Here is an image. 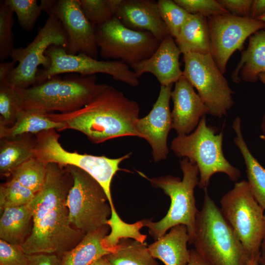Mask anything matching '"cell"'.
<instances>
[{
    "label": "cell",
    "instance_id": "cell-38",
    "mask_svg": "<svg viewBox=\"0 0 265 265\" xmlns=\"http://www.w3.org/2000/svg\"><path fill=\"white\" fill-rule=\"evenodd\" d=\"M229 13L235 16L250 18L253 0H217Z\"/></svg>",
    "mask_w": 265,
    "mask_h": 265
},
{
    "label": "cell",
    "instance_id": "cell-47",
    "mask_svg": "<svg viewBox=\"0 0 265 265\" xmlns=\"http://www.w3.org/2000/svg\"><path fill=\"white\" fill-rule=\"evenodd\" d=\"M140 221H142V222L143 223V227H144V224L143 221V220H140ZM144 235V238H143L141 240L139 241H140V242H143V241H144L145 240V239H146V236L145 235ZM106 236H107V235H106ZM105 238H106V237H105ZM104 242H105V244H106L107 246H108V247H110V248H113V247H116V246H116H111L109 245H108V244H107V243L106 242V240H105V238H104Z\"/></svg>",
    "mask_w": 265,
    "mask_h": 265
},
{
    "label": "cell",
    "instance_id": "cell-52",
    "mask_svg": "<svg viewBox=\"0 0 265 265\" xmlns=\"http://www.w3.org/2000/svg\"><path fill=\"white\" fill-rule=\"evenodd\" d=\"M143 220H144V222H145V220H144V219H143ZM103 240H104V239H103ZM103 245H104V246H105V247H106V248H107V249H111V250H112V249H115V248H115H113V249H110V248H108L106 247V246H105V245H104V242H103Z\"/></svg>",
    "mask_w": 265,
    "mask_h": 265
},
{
    "label": "cell",
    "instance_id": "cell-46",
    "mask_svg": "<svg viewBox=\"0 0 265 265\" xmlns=\"http://www.w3.org/2000/svg\"><path fill=\"white\" fill-rule=\"evenodd\" d=\"M260 257L256 258L251 261H249L248 262V265H260L259 259H260Z\"/></svg>",
    "mask_w": 265,
    "mask_h": 265
},
{
    "label": "cell",
    "instance_id": "cell-17",
    "mask_svg": "<svg viewBox=\"0 0 265 265\" xmlns=\"http://www.w3.org/2000/svg\"><path fill=\"white\" fill-rule=\"evenodd\" d=\"M173 102L172 129L178 135L189 134L209 110L192 84L183 76L175 82L171 93Z\"/></svg>",
    "mask_w": 265,
    "mask_h": 265
},
{
    "label": "cell",
    "instance_id": "cell-44",
    "mask_svg": "<svg viewBox=\"0 0 265 265\" xmlns=\"http://www.w3.org/2000/svg\"><path fill=\"white\" fill-rule=\"evenodd\" d=\"M90 265H109V264L106 257L104 256L95 261Z\"/></svg>",
    "mask_w": 265,
    "mask_h": 265
},
{
    "label": "cell",
    "instance_id": "cell-11",
    "mask_svg": "<svg viewBox=\"0 0 265 265\" xmlns=\"http://www.w3.org/2000/svg\"><path fill=\"white\" fill-rule=\"evenodd\" d=\"M183 76L195 87L214 117H222L233 106L234 93L210 53L183 54Z\"/></svg>",
    "mask_w": 265,
    "mask_h": 265
},
{
    "label": "cell",
    "instance_id": "cell-32",
    "mask_svg": "<svg viewBox=\"0 0 265 265\" xmlns=\"http://www.w3.org/2000/svg\"><path fill=\"white\" fill-rule=\"evenodd\" d=\"M34 196L35 193L31 190L16 180L10 179L0 186V210L28 204Z\"/></svg>",
    "mask_w": 265,
    "mask_h": 265
},
{
    "label": "cell",
    "instance_id": "cell-9",
    "mask_svg": "<svg viewBox=\"0 0 265 265\" xmlns=\"http://www.w3.org/2000/svg\"><path fill=\"white\" fill-rule=\"evenodd\" d=\"M67 167L73 180L66 199L71 224L84 235L107 225L111 210L102 186L81 169Z\"/></svg>",
    "mask_w": 265,
    "mask_h": 265
},
{
    "label": "cell",
    "instance_id": "cell-28",
    "mask_svg": "<svg viewBox=\"0 0 265 265\" xmlns=\"http://www.w3.org/2000/svg\"><path fill=\"white\" fill-rule=\"evenodd\" d=\"M105 257L109 265H159L145 243L131 238L121 239L116 250Z\"/></svg>",
    "mask_w": 265,
    "mask_h": 265
},
{
    "label": "cell",
    "instance_id": "cell-29",
    "mask_svg": "<svg viewBox=\"0 0 265 265\" xmlns=\"http://www.w3.org/2000/svg\"><path fill=\"white\" fill-rule=\"evenodd\" d=\"M46 175V165L34 157L16 168L10 176L35 194L42 188Z\"/></svg>",
    "mask_w": 265,
    "mask_h": 265
},
{
    "label": "cell",
    "instance_id": "cell-16",
    "mask_svg": "<svg viewBox=\"0 0 265 265\" xmlns=\"http://www.w3.org/2000/svg\"><path fill=\"white\" fill-rule=\"evenodd\" d=\"M172 86L160 85L158 99L151 110L145 117L139 118L136 123V130L141 138L145 139L152 148L155 162L165 159L169 153L167 138L172 129L169 102Z\"/></svg>",
    "mask_w": 265,
    "mask_h": 265
},
{
    "label": "cell",
    "instance_id": "cell-25",
    "mask_svg": "<svg viewBox=\"0 0 265 265\" xmlns=\"http://www.w3.org/2000/svg\"><path fill=\"white\" fill-rule=\"evenodd\" d=\"M175 42L182 53H210V38L207 18L190 14Z\"/></svg>",
    "mask_w": 265,
    "mask_h": 265
},
{
    "label": "cell",
    "instance_id": "cell-34",
    "mask_svg": "<svg viewBox=\"0 0 265 265\" xmlns=\"http://www.w3.org/2000/svg\"><path fill=\"white\" fill-rule=\"evenodd\" d=\"M4 2L16 14L22 27L26 31L31 30L42 11L37 0H5Z\"/></svg>",
    "mask_w": 265,
    "mask_h": 265
},
{
    "label": "cell",
    "instance_id": "cell-31",
    "mask_svg": "<svg viewBox=\"0 0 265 265\" xmlns=\"http://www.w3.org/2000/svg\"><path fill=\"white\" fill-rule=\"evenodd\" d=\"M22 110L20 95L9 83L0 84V126H10Z\"/></svg>",
    "mask_w": 265,
    "mask_h": 265
},
{
    "label": "cell",
    "instance_id": "cell-45",
    "mask_svg": "<svg viewBox=\"0 0 265 265\" xmlns=\"http://www.w3.org/2000/svg\"><path fill=\"white\" fill-rule=\"evenodd\" d=\"M261 128L263 134L260 135V137L265 142V114L264 115L262 122L261 124Z\"/></svg>",
    "mask_w": 265,
    "mask_h": 265
},
{
    "label": "cell",
    "instance_id": "cell-18",
    "mask_svg": "<svg viewBox=\"0 0 265 265\" xmlns=\"http://www.w3.org/2000/svg\"><path fill=\"white\" fill-rule=\"evenodd\" d=\"M181 53L175 39L169 35L160 42L151 57L131 67L138 78L144 73H150L156 77L160 85L167 86L183 77L179 60Z\"/></svg>",
    "mask_w": 265,
    "mask_h": 265
},
{
    "label": "cell",
    "instance_id": "cell-33",
    "mask_svg": "<svg viewBox=\"0 0 265 265\" xmlns=\"http://www.w3.org/2000/svg\"><path fill=\"white\" fill-rule=\"evenodd\" d=\"M161 17L170 35L175 39L190 14L172 0L158 1Z\"/></svg>",
    "mask_w": 265,
    "mask_h": 265
},
{
    "label": "cell",
    "instance_id": "cell-27",
    "mask_svg": "<svg viewBox=\"0 0 265 265\" xmlns=\"http://www.w3.org/2000/svg\"><path fill=\"white\" fill-rule=\"evenodd\" d=\"M64 125L50 119L47 113L36 110H21L10 126H0V139L11 138L24 134H36L51 129L64 130Z\"/></svg>",
    "mask_w": 265,
    "mask_h": 265
},
{
    "label": "cell",
    "instance_id": "cell-36",
    "mask_svg": "<svg viewBox=\"0 0 265 265\" xmlns=\"http://www.w3.org/2000/svg\"><path fill=\"white\" fill-rule=\"evenodd\" d=\"M188 13L207 18L229 13L216 0H174Z\"/></svg>",
    "mask_w": 265,
    "mask_h": 265
},
{
    "label": "cell",
    "instance_id": "cell-14",
    "mask_svg": "<svg viewBox=\"0 0 265 265\" xmlns=\"http://www.w3.org/2000/svg\"><path fill=\"white\" fill-rule=\"evenodd\" d=\"M207 21L210 54L222 74L226 72L233 53L237 50L243 51L246 39L265 27V23L260 20L230 13L208 18Z\"/></svg>",
    "mask_w": 265,
    "mask_h": 265
},
{
    "label": "cell",
    "instance_id": "cell-37",
    "mask_svg": "<svg viewBox=\"0 0 265 265\" xmlns=\"http://www.w3.org/2000/svg\"><path fill=\"white\" fill-rule=\"evenodd\" d=\"M26 255L21 246L0 239V265H26Z\"/></svg>",
    "mask_w": 265,
    "mask_h": 265
},
{
    "label": "cell",
    "instance_id": "cell-51",
    "mask_svg": "<svg viewBox=\"0 0 265 265\" xmlns=\"http://www.w3.org/2000/svg\"><path fill=\"white\" fill-rule=\"evenodd\" d=\"M142 220L143 221L144 224V226H145V222H144V220ZM146 237H147V236H146ZM145 240H146V239H145ZM145 241H143V242H141L144 243V242H145ZM103 242H104V244L105 246L106 247L108 248L113 249V248H115V247L117 246H116V247H113V248H110V247H109L107 246L105 244V242H104V240H103ZM117 245H118V244H117Z\"/></svg>",
    "mask_w": 265,
    "mask_h": 265
},
{
    "label": "cell",
    "instance_id": "cell-7",
    "mask_svg": "<svg viewBox=\"0 0 265 265\" xmlns=\"http://www.w3.org/2000/svg\"><path fill=\"white\" fill-rule=\"evenodd\" d=\"M57 132L55 129H51L35 134V157L45 165L55 163L62 166H72L87 173L102 186L110 204L111 214L116 215L117 212L111 194V182L114 175L121 170L120 163L129 158L132 153L111 159L105 156L69 152L64 149L59 142L60 135Z\"/></svg>",
    "mask_w": 265,
    "mask_h": 265
},
{
    "label": "cell",
    "instance_id": "cell-12",
    "mask_svg": "<svg viewBox=\"0 0 265 265\" xmlns=\"http://www.w3.org/2000/svg\"><path fill=\"white\" fill-rule=\"evenodd\" d=\"M48 15L33 40L25 48H14L10 55L18 63L8 78L9 83L15 87L27 88L35 85L38 67L42 65L43 69H47L51 65L50 58L45 54L51 45L67 47V35L61 23L54 15Z\"/></svg>",
    "mask_w": 265,
    "mask_h": 265
},
{
    "label": "cell",
    "instance_id": "cell-35",
    "mask_svg": "<svg viewBox=\"0 0 265 265\" xmlns=\"http://www.w3.org/2000/svg\"><path fill=\"white\" fill-rule=\"evenodd\" d=\"M14 12L4 3L0 2V60L10 57L14 49L12 27L14 23Z\"/></svg>",
    "mask_w": 265,
    "mask_h": 265
},
{
    "label": "cell",
    "instance_id": "cell-49",
    "mask_svg": "<svg viewBox=\"0 0 265 265\" xmlns=\"http://www.w3.org/2000/svg\"><path fill=\"white\" fill-rule=\"evenodd\" d=\"M259 264L260 265H265V259L260 257L259 259Z\"/></svg>",
    "mask_w": 265,
    "mask_h": 265
},
{
    "label": "cell",
    "instance_id": "cell-50",
    "mask_svg": "<svg viewBox=\"0 0 265 265\" xmlns=\"http://www.w3.org/2000/svg\"><path fill=\"white\" fill-rule=\"evenodd\" d=\"M257 20H260L265 23V14L260 17Z\"/></svg>",
    "mask_w": 265,
    "mask_h": 265
},
{
    "label": "cell",
    "instance_id": "cell-2",
    "mask_svg": "<svg viewBox=\"0 0 265 265\" xmlns=\"http://www.w3.org/2000/svg\"><path fill=\"white\" fill-rule=\"evenodd\" d=\"M139 107L137 102L109 85L83 107L65 113H47L52 120L85 134L99 144L114 138L137 136L136 130Z\"/></svg>",
    "mask_w": 265,
    "mask_h": 265
},
{
    "label": "cell",
    "instance_id": "cell-43",
    "mask_svg": "<svg viewBox=\"0 0 265 265\" xmlns=\"http://www.w3.org/2000/svg\"><path fill=\"white\" fill-rule=\"evenodd\" d=\"M261 257L265 259V225L262 242L261 247Z\"/></svg>",
    "mask_w": 265,
    "mask_h": 265
},
{
    "label": "cell",
    "instance_id": "cell-4",
    "mask_svg": "<svg viewBox=\"0 0 265 265\" xmlns=\"http://www.w3.org/2000/svg\"><path fill=\"white\" fill-rule=\"evenodd\" d=\"M195 222L194 249L209 265H248L240 241L223 216L207 188Z\"/></svg>",
    "mask_w": 265,
    "mask_h": 265
},
{
    "label": "cell",
    "instance_id": "cell-13",
    "mask_svg": "<svg viewBox=\"0 0 265 265\" xmlns=\"http://www.w3.org/2000/svg\"><path fill=\"white\" fill-rule=\"evenodd\" d=\"M45 54L50 58L51 65L47 69L38 70L35 85L41 84L53 76L67 73L83 76L106 74L114 80L131 86L139 84L138 78L130 69L131 67L120 60L100 61L81 53L72 55L67 53L66 49L57 45H51Z\"/></svg>",
    "mask_w": 265,
    "mask_h": 265
},
{
    "label": "cell",
    "instance_id": "cell-22",
    "mask_svg": "<svg viewBox=\"0 0 265 265\" xmlns=\"http://www.w3.org/2000/svg\"><path fill=\"white\" fill-rule=\"evenodd\" d=\"M35 134L18 135L11 138L0 139V174L10 176L23 163L35 157Z\"/></svg>",
    "mask_w": 265,
    "mask_h": 265
},
{
    "label": "cell",
    "instance_id": "cell-8",
    "mask_svg": "<svg viewBox=\"0 0 265 265\" xmlns=\"http://www.w3.org/2000/svg\"><path fill=\"white\" fill-rule=\"evenodd\" d=\"M220 203L221 212L242 244L249 261L260 257L265 211L254 198L248 182L235 183Z\"/></svg>",
    "mask_w": 265,
    "mask_h": 265
},
{
    "label": "cell",
    "instance_id": "cell-26",
    "mask_svg": "<svg viewBox=\"0 0 265 265\" xmlns=\"http://www.w3.org/2000/svg\"><path fill=\"white\" fill-rule=\"evenodd\" d=\"M232 127L236 134L234 141L244 159L247 181L250 190L255 200L265 211V168L252 155L244 140L239 117H236Z\"/></svg>",
    "mask_w": 265,
    "mask_h": 265
},
{
    "label": "cell",
    "instance_id": "cell-39",
    "mask_svg": "<svg viewBox=\"0 0 265 265\" xmlns=\"http://www.w3.org/2000/svg\"><path fill=\"white\" fill-rule=\"evenodd\" d=\"M60 262L57 254L35 253L26 255V265H59Z\"/></svg>",
    "mask_w": 265,
    "mask_h": 265
},
{
    "label": "cell",
    "instance_id": "cell-5",
    "mask_svg": "<svg viewBox=\"0 0 265 265\" xmlns=\"http://www.w3.org/2000/svg\"><path fill=\"white\" fill-rule=\"evenodd\" d=\"M183 172L182 180L172 175L147 178L151 185L161 189L171 200L170 206L165 216L157 222L146 219L150 235L157 239L166 231L180 224L185 225L189 236V244H192L196 218L198 210L196 206L194 189L199 183L197 166L184 158L180 161Z\"/></svg>",
    "mask_w": 265,
    "mask_h": 265
},
{
    "label": "cell",
    "instance_id": "cell-6",
    "mask_svg": "<svg viewBox=\"0 0 265 265\" xmlns=\"http://www.w3.org/2000/svg\"><path fill=\"white\" fill-rule=\"evenodd\" d=\"M215 128L207 125L205 116L200 119L194 132L178 135L171 142L170 148L180 158H187L199 170L198 187L205 189L212 176L223 173L233 182L240 176V171L224 157L222 151L223 135L215 134Z\"/></svg>",
    "mask_w": 265,
    "mask_h": 265
},
{
    "label": "cell",
    "instance_id": "cell-41",
    "mask_svg": "<svg viewBox=\"0 0 265 265\" xmlns=\"http://www.w3.org/2000/svg\"><path fill=\"white\" fill-rule=\"evenodd\" d=\"M265 14V0H253L250 18L258 19Z\"/></svg>",
    "mask_w": 265,
    "mask_h": 265
},
{
    "label": "cell",
    "instance_id": "cell-30",
    "mask_svg": "<svg viewBox=\"0 0 265 265\" xmlns=\"http://www.w3.org/2000/svg\"><path fill=\"white\" fill-rule=\"evenodd\" d=\"M122 0H80L81 10L93 25H103L115 16Z\"/></svg>",
    "mask_w": 265,
    "mask_h": 265
},
{
    "label": "cell",
    "instance_id": "cell-21",
    "mask_svg": "<svg viewBox=\"0 0 265 265\" xmlns=\"http://www.w3.org/2000/svg\"><path fill=\"white\" fill-rule=\"evenodd\" d=\"M265 72V27L249 37L247 48L242 51L241 57L231 74L233 82L241 80L254 82L260 74Z\"/></svg>",
    "mask_w": 265,
    "mask_h": 265
},
{
    "label": "cell",
    "instance_id": "cell-40",
    "mask_svg": "<svg viewBox=\"0 0 265 265\" xmlns=\"http://www.w3.org/2000/svg\"><path fill=\"white\" fill-rule=\"evenodd\" d=\"M16 63L17 62L12 60L0 63V84L9 83L8 78L16 67Z\"/></svg>",
    "mask_w": 265,
    "mask_h": 265
},
{
    "label": "cell",
    "instance_id": "cell-20",
    "mask_svg": "<svg viewBox=\"0 0 265 265\" xmlns=\"http://www.w3.org/2000/svg\"><path fill=\"white\" fill-rule=\"evenodd\" d=\"M189 241L186 227L180 224L171 228L167 234L156 239L148 248L152 256L165 265H188Z\"/></svg>",
    "mask_w": 265,
    "mask_h": 265
},
{
    "label": "cell",
    "instance_id": "cell-3",
    "mask_svg": "<svg viewBox=\"0 0 265 265\" xmlns=\"http://www.w3.org/2000/svg\"><path fill=\"white\" fill-rule=\"evenodd\" d=\"M108 86L97 83L96 75L72 74L63 79L56 75L27 88H16L20 96L22 109L65 113L83 107Z\"/></svg>",
    "mask_w": 265,
    "mask_h": 265
},
{
    "label": "cell",
    "instance_id": "cell-15",
    "mask_svg": "<svg viewBox=\"0 0 265 265\" xmlns=\"http://www.w3.org/2000/svg\"><path fill=\"white\" fill-rule=\"evenodd\" d=\"M42 11L54 15L67 35L68 54L84 53L98 59L99 48L96 39V26L83 14L80 0H42Z\"/></svg>",
    "mask_w": 265,
    "mask_h": 265
},
{
    "label": "cell",
    "instance_id": "cell-1",
    "mask_svg": "<svg viewBox=\"0 0 265 265\" xmlns=\"http://www.w3.org/2000/svg\"><path fill=\"white\" fill-rule=\"evenodd\" d=\"M73 183L67 166L55 163L46 165L44 185L30 203L32 230L21 245L26 254L63 255L85 236L69 220L66 199Z\"/></svg>",
    "mask_w": 265,
    "mask_h": 265
},
{
    "label": "cell",
    "instance_id": "cell-24",
    "mask_svg": "<svg viewBox=\"0 0 265 265\" xmlns=\"http://www.w3.org/2000/svg\"><path fill=\"white\" fill-rule=\"evenodd\" d=\"M109 229L107 225L85 235L76 245L63 254L59 265H90L110 253L102 244Z\"/></svg>",
    "mask_w": 265,
    "mask_h": 265
},
{
    "label": "cell",
    "instance_id": "cell-48",
    "mask_svg": "<svg viewBox=\"0 0 265 265\" xmlns=\"http://www.w3.org/2000/svg\"><path fill=\"white\" fill-rule=\"evenodd\" d=\"M259 79L265 85V72L262 73L259 75Z\"/></svg>",
    "mask_w": 265,
    "mask_h": 265
},
{
    "label": "cell",
    "instance_id": "cell-10",
    "mask_svg": "<svg viewBox=\"0 0 265 265\" xmlns=\"http://www.w3.org/2000/svg\"><path fill=\"white\" fill-rule=\"evenodd\" d=\"M95 34L102 58L120 60L130 67L151 57L161 42L149 31L126 27L116 16L96 26Z\"/></svg>",
    "mask_w": 265,
    "mask_h": 265
},
{
    "label": "cell",
    "instance_id": "cell-42",
    "mask_svg": "<svg viewBox=\"0 0 265 265\" xmlns=\"http://www.w3.org/2000/svg\"><path fill=\"white\" fill-rule=\"evenodd\" d=\"M188 265H209L197 253L194 249L189 250V261Z\"/></svg>",
    "mask_w": 265,
    "mask_h": 265
},
{
    "label": "cell",
    "instance_id": "cell-23",
    "mask_svg": "<svg viewBox=\"0 0 265 265\" xmlns=\"http://www.w3.org/2000/svg\"><path fill=\"white\" fill-rule=\"evenodd\" d=\"M2 211L0 219V239L21 246L32 230V212L30 203L6 208Z\"/></svg>",
    "mask_w": 265,
    "mask_h": 265
},
{
    "label": "cell",
    "instance_id": "cell-19",
    "mask_svg": "<svg viewBox=\"0 0 265 265\" xmlns=\"http://www.w3.org/2000/svg\"><path fill=\"white\" fill-rule=\"evenodd\" d=\"M115 16L126 27L149 31L161 42L170 35L156 0H122Z\"/></svg>",
    "mask_w": 265,
    "mask_h": 265
}]
</instances>
